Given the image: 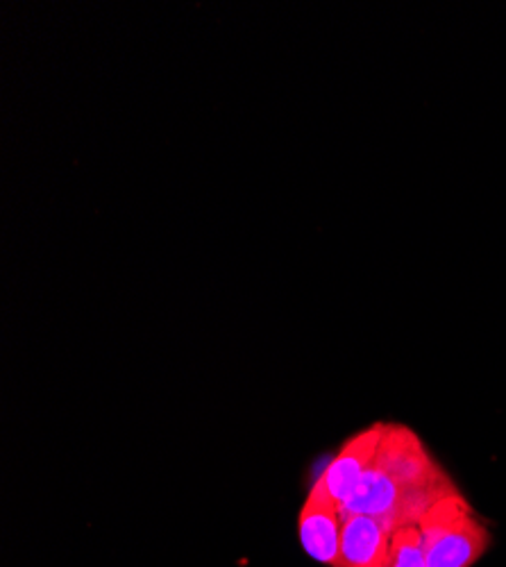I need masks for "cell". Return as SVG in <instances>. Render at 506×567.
<instances>
[{
    "mask_svg": "<svg viewBox=\"0 0 506 567\" xmlns=\"http://www.w3.org/2000/svg\"><path fill=\"white\" fill-rule=\"evenodd\" d=\"M400 497L402 527L419 525L421 517L456 486L432 458L425 443L402 424H386L382 445L373 461Z\"/></svg>",
    "mask_w": 506,
    "mask_h": 567,
    "instance_id": "obj_1",
    "label": "cell"
},
{
    "mask_svg": "<svg viewBox=\"0 0 506 567\" xmlns=\"http://www.w3.org/2000/svg\"><path fill=\"white\" fill-rule=\"evenodd\" d=\"M419 529L427 567H473L490 543L486 525L458 491L438 499L421 517Z\"/></svg>",
    "mask_w": 506,
    "mask_h": 567,
    "instance_id": "obj_2",
    "label": "cell"
},
{
    "mask_svg": "<svg viewBox=\"0 0 506 567\" xmlns=\"http://www.w3.org/2000/svg\"><path fill=\"white\" fill-rule=\"evenodd\" d=\"M341 529H343L341 506L328 495L323 484L316 480L298 517V532H300V543L304 551L318 563L339 567Z\"/></svg>",
    "mask_w": 506,
    "mask_h": 567,
    "instance_id": "obj_3",
    "label": "cell"
},
{
    "mask_svg": "<svg viewBox=\"0 0 506 567\" xmlns=\"http://www.w3.org/2000/svg\"><path fill=\"white\" fill-rule=\"evenodd\" d=\"M384 432H386V424L378 422V424H371L368 430L354 434L350 441H345L341 452L330 461L323 475L318 477V482L323 484L328 495L341 508L350 499L354 488L359 486L361 477L365 475V470L371 467V463L375 461V454L382 445Z\"/></svg>",
    "mask_w": 506,
    "mask_h": 567,
    "instance_id": "obj_4",
    "label": "cell"
},
{
    "mask_svg": "<svg viewBox=\"0 0 506 567\" xmlns=\"http://www.w3.org/2000/svg\"><path fill=\"white\" fill-rule=\"evenodd\" d=\"M393 527L373 515H343L339 567H382L393 538Z\"/></svg>",
    "mask_w": 506,
    "mask_h": 567,
    "instance_id": "obj_5",
    "label": "cell"
},
{
    "mask_svg": "<svg viewBox=\"0 0 506 567\" xmlns=\"http://www.w3.org/2000/svg\"><path fill=\"white\" fill-rule=\"evenodd\" d=\"M382 567H427L419 525H406L393 532L391 549Z\"/></svg>",
    "mask_w": 506,
    "mask_h": 567,
    "instance_id": "obj_6",
    "label": "cell"
}]
</instances>
